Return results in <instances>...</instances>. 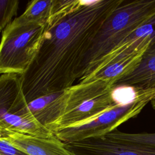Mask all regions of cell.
<instances>
[{
  "instance_id": "2e32d148",
  "label": "cell",
  "mask_w": 155,
  "mask_h": 155,
  "mask_svg": "<svg viewBox=\"0 0 155 155\" xmlns=\"http://www.w3.org/2000/svg\"><path fill=\"white\" fill-rule=\"evenodd\" d=\"M19 8L18 0H0V32L12 21V18L17 14Z\"/></svg>"
},
{
  "instance_id": "9c48e42d",
  "label": "cell",
  "mask_w": 155,
  "mask_h": 155,
  "mask_svg": "<svg viewBox=\"0 0 155 155\" xmlns=\"http://www.w3.org/2000/svg\"><path fill=\"white\" fill-rule=\"evenodd\" d=\"M1 138L28 155H76L54 135L50 137H39L9 132Z\"/></svg>"
},
{
  "instance_id": "5b68a950",
  "label": "cell",
  "mask_w": 155,
  "mask_h": 155,
  "mask_svg": "<svg viewBox=\"0 0 155 155\" xmlns=\"http://www.w3.org/2000/svg\"><path fill=\"white\" fill-rule=\"evenodd\" d=\"M155 97V88L147 89L133 102L111 107L88 119L52 131L64 143L105 136L130 119L136 117L143 108Z\"/></svg>"
},
{
  "instance_id": "8992f818",
  "label": "cell",
  "mask_w": 155,
  "mask_h": 155,
  "mask_svg": "<svg viewBox=\"0 0 155 155\" xmlns=\"http://www.w3.org/2000/svg\"><path fill=\"white\" fill-rule=\"evenodd\" d=\"M111 84L96 80L79 82L68 88V97L63 115L47 127L52 131L88 119L115 105L111 96Z\"/></svg>"
},
{
  "instance_id": "5bb4252c",
  "label": "cell",
  "mask_w": 155,
  "mask_h": 155,
  "mask_svg": "<svg viewBox=\"0 0 155 155\" xmlns=\"http://www.w3.org/2000/svg\"><path fill=\"white\" fill-rule=\"evenodd\" d=\"M105 136L114 140L151 147L155 148V133H128L115 130Z\"/></svg>"
},
{
  "instance_id": "277c9868",
  "label": "cell",
  "mask_w": 155,
  "mask_h": 155,
  "mask_svg": "<svg viewBox=\"0 0 155 155\" xmlns=\"http://www.w3.org/2000/svg\"><path fill=\"white\" fill-rule=\"evenodd\" d=\"M9 132L39 137H50L53 133L33 116L26 100L22 75H0V137Z\"/></svg>"
},
{
  "instance_id": "3957f363",
  "label": "cell",
  "mask_w": 155,
  "mask_h": 155,
  "mask_svg": "<svg viewBox=\"0 0 155 155\" xmlns=\"http://www.w3.org/2000/svg\"><path fill=\"white\" fill-rule=\"evenodd\" d=\"M46 25L22 15L15 18L2 33L0 74H24L39 52Z\"/></svg>"
},
{
  "instance_id": "52a82bcc",
  "label": "cell",
  "mask_w": 155,
  "mask_h": 155,
  "mask_svg": "<svg viewBox=\"0 0 155 155\" xmlns=\"http://www.w3.org/2000/svg\"><path fill=\"white\" fill-rule=\"evenodd\" d=\"M64 143L76 155H155L153 147L114 140L105 135Z\"/></svg>"
},
{
  "instance_id": "30bf717a",
  "label": "cell",
  "mask_w": 155,
  "mask_h": 155,
  "mask_svg": "<svg viewBox=\"0 0 155 155\" xmlns=\"http://www.w3.org/2000/svg\"><path fill=\"white\" fill-rule=\"evenodd\" d=\"M126 85L137 89L155 88V41L149 45L133 71L116 82L113 85ZM155 110V97L151 101Z\"/></svg>"
},
{
  "instance_id": "e0dca14e",
  "label": "cell",
  "mask_w": 155,
  "mask_h": 155,
  "mask_svg": "<svg viewBox=\"0 0 155 155\" xmlns=\"http://www.w3.org/2000/svg\"><path fill=\"white\" fill-rule=\"evenodd\" d=\"M0 155H28L0 137Z\"/></svg>"
},
{
  "instance_id": "4fadbf2b",
  "label": "cell",
  "mask_w": 155,
  "mask_h": 155,
  "mask_svg": "<svg viewBox=\"0 0 155 155\" xmlns=\"http://www.w3.org/2000/svg\"><path fill=\"white\" fill-rule=\"evenodd\" d=\"M55 3L56 0L30 1L21 15L30 21L45 25L54 12Z\"/></svg>"
},
{
  "instance_id": "7c38bea8",
  "label": "cell",
  "mask_w": 155,
  "mask_h": 155,
  "mask_svg": "<svg viewBox=\"0 0 155 155\" xmlns=\"http://www.w3.org/2000/svg\"><path fill=\"white\" fill-rule=\"evenodd\" d=\"M147 48L113 62L103 68L93 71L78 82L85 83L96 80H102L109 82L113 86L116 82L134 70L139 64Z\"/></svg>"
},
{
  "instance_id": "8fae6325",
  "label": "cell",
  "mask_w": 155,
  "mask_h": 155,
  "mask_svg": "<svg viewBox=\"0 0 155 155\" xmlns=\"http://www.w3.org/2000/svg\"><path fill=\"white\" fill-rule=\"evenodd\" d=\"M68 88L35 99L28 107L35 118L46 128L58 120L64 113Z\"/></svg>"
},
{
  "instance_id": "7a4b0ae2",
  "label": "cell",
  "mask_w": 155,
  "mask_h": 155,
  "mask_svg": "<svg viewBox=\"0 0 155 155\" xmlns=\"http://www.w3.org/2000/svg\"><path fill=\"white\" fill-rule=\"evenodd\" d=\"M154 15L155 0H122L95 35L84 59L82 78L90 73L102 58Z\"/></svg>"
},
{
  "instance_id": "9a60e30c",
  "label": "cell",
  "mask_w": 155,
  "mask_h": 155,
  "mask_svg": "<svg viewBox=\"0 0 155 155\" xmlns=\"http://www.w3.org/2000/svg\"><path fill=\"white\" fill-rule=\"evenodd\" d=\"M145 90L137 89L132 86L126 85H113L111 88L112 99L115 104L127 105L137 100Z\"/></svg>"
},
{
  "instance_id": "ba28073f",
  "label": "cell",
  "mask_w": 155,
  "mask_h": 155,
  "mask_svg": "<svg viewBox=\"0 0 155 155\" xmlns=\"http://www.w3.org/2000/svg\"><path fill=\"white\" fill-rule=\"evenodd\" d=\"M154 41L155 15L136 28L108 54L102 58L88 75L113 62L147 48L150 44Z\"/></svg>"
},
{
  "instance_id": "6da1fadb",
  "label": "cell",
  "mask_w": 155,
  "mask_h": 155,
  "mask_svg": "<svg viewBox=\"0 0 155 155\" xmlns=\"http://www.w3.org/2000/svg\"><path fill=\"white\" fill-rule=\"evenodd\" d=\"M122 0H56L39 52L23 75L28 104L67 89L84 74L85 57L97 32Z\"/></svg>"
}]
</instances>
